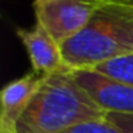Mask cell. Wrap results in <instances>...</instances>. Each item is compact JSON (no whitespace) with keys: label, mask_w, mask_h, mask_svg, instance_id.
Returning a JSON list of instances; mask_svg holds the SVG:
<instances>
[{"label":"cell","mask_w":133,"mask_h":133,"mask_svg":"<svg viewBox=\"0 0 133 133\" xmlns=\"http://www.w3.org/2000/svg\"><path fill=\"white\" fill-rule=\"evenodd\" d=\"M17 36L24 44L33 72L53 75L64 69L60 44L36 23L33 29H17Z\"/></svg>","instance_id":"8992f818"},{"label":"cell","mask_w":133,"mask_h":133,"mask_svg":"<svg viewBox=\"0 0 133 133\" xmlns=\"http://www.w3.org/2000/svg\"><path fill=\"white\" fill-rule=\"evenodd\" d=\"M62 133H122L119 129H116L110 122L106 120V117L97 119V120H89L84 123L76 124L70 129L64 130Z\"/></svg>","instance_id":"ba28073f"},{"label":"cell","mask_w":133,"mask_h":133,"mask_svg":"<svg viewBox=\"0 0 133 133\" xmlns=\"http://www.w3.org/2000/svg\"><path fill=\"white\" fill-rule=\"evenodd\" d=\"M64 69L92 70L133 55V2H102L87 24L60 46Z\"/></svg>","instance_id":"6da1fadb"},{"label":"cell","mask_w":133,"mask_h":133,"mask_svg":"<svg viewBox=\"0 0 133 133\" xmlns=\"http://www.w3.org/2000/svg\"><path fill=\"white\" fill-rule=\"evenodd\" d=\"M70 73L102 110L106 113L133 115V86L95 70H73Z\"/></svg>","instance_id":"277c9868"},{"label":"cell","mask_w":133,"mask_h":133,"mask_svg":"<svg viewBox=\"0 0 133 133\" xmlns=\"http://www.w3.org/2000/svg\"><path fill=\"white\" fill-rule=\"evenodd\" d=\"M49 75L32 72L17 80L10 82L2 90V112H0V133H16L17 122L30 100L36 95Z\"/></svg>","instance_id":"5b68a950"},{"label":"cell","mask_w":133,"mask_h":133,"mask_svg":"<svg viewBox=\"0 0 133 133\" xmlns=\"http://www.w3.org/2000/svg\"><path fill=\"white\" fill-rule=\"evenodd\" d=\"M92 70L133 86V55H126L107 60L104 63L97 64Z\"/></svg>","instance_id":"52a82bcc"},{"label":"cell","mask_w":133,"mask_h":133,"mask_svg":"<svg viewBox=\"0 0 133 133\" xmlns=\"http://www.w3.org/2000/svg\"><path fill=\"white\" fill-rule=\"evenodd\" d=\"M69 70L53 73L37 89L17 122L16 133H62L76 124L106 117Z\"/></svg>","instance_id":"7a4b0ae2"},{"label":"cell","mask_w":133,"mask_h":133,"mask_svg":"<svg viewBox=\"0 0 133 133\" xmlns=\"http://www.w3.org/2000/svg\"><path fill=\"white\" fill-rule=\"evenodd\" d=\"M100 2H133V0H100Z\"/></svg>","instance_id":"30bf717a"},{"label":"cell","mask_w":133,"mask_h":133,"mask_svg":"<svg viewBox=\"0 0 133 133\" xmlns=\"http://www.w3.org/2000/svg\"><path fill=\"white\" fill-rule=\"evenodd\" d=\"M100 3V0H35L36 23L62 46L86 26Z\"/></svg>","instance_id":"3957f363"},{"label":"cell","mask_w":133,"mask_h":133,"mask_svg":"<svg viewBox=\"0 0 133 133\" xmlns=\"http://www.w3.org/2000/svg\"><path fill=\"white\" fill-rule=\"evenodd\" d=\"M106 120L110 122L116 129L122 133H133V115H122V113H107Z\"/></svg>","instance_id":"9c48e42d"}]
</instances>
